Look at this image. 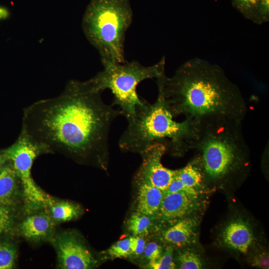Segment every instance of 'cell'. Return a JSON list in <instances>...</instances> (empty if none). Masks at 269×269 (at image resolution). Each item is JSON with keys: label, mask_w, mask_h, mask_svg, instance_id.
<instances>
[{"label": "cell", "mask_w": 269, "mask_h": 269, "mask_svg": "<svg viewBox=\"0 0 269 269\" xmlns=\"http://www.w3.org/2000/svg\"><path fill=\"white\" fill-rule=\"evenodd\" d=\"M101 93L88 80H71L59 96L23 109L21 132L49 153L93 160L103 166L111 124L122 114L103 102Z\"/></svg>", "instance_id": "obj_1"}, {"label": "cell", "mask_w": 269, "mask_h": 269, "mask_svg": "<svg viewBox=\"0 0 269 269\" xmlns=\"http://www.w3.org/2000/svg\"><path fill=\"white\" fill-rule=\"evenodd\" d=\"M158 96L173 117L200 122L214 117L242 121L248 108L239 87L219 66L199 58L181 65L174 75L156 79Z\"/></svg>", "instance_id": "obj_2"}, {"label": "cell", "mask_w": 269, "mask_h": 269, "mask_svg": "<svg viewBox=\"0 0 269 269\" xmlns=\"http://www.w3.org/2000/svg\"><path fill=\"white\" fill-rule=\"evenodd\" d=\"M173 118L160 98L153 104L146 101L128 121L119 147L123 151L140 153L152 144L160 143L171 154H184L192 149L199 122L189 118L177 122Z\"/></svg>", "instance_id": "obj_3"}, {"label": "cell", "mask_w": 269, "mask_h": 269, "mask_svg": "<svg viewBox=\"0 0 269 269\" xmlns=\"http://www.w3.org/2000/svg\"><path fill=\"white\" fill-rule=\"evenodd\" d=\"M242 121L214 117L199 122L192 149L197 153L194 162L203 176L221 181L240 171L248 160L249 146Z\"/></svg>", "instance_id": "obj_4"}, {"label": "cell", "mask_w": 269, "mask_h": 269, "mask_svg": "<svg viewBox=\"0 0 269 269\" xmlns=\"http://www.w3.org/2000/svg\"><path fill=\"white\" fill-rule=\"evenodd\" d=\"M133 19L128 0H91L82 27L86 38L97 50L103 66L123 63L126 32Z\"/></svg>", "instance_id": "obj_5"}, {"label": "cell", "mask_w": 269, "mask_h": 269, "mask_svg": "<svg viewBox=\"0 0 269 269\" xmlns=\"http://www.w3.org/2000/svg\"><path fill=\"white\" fill-rule=\"evenodd\" d=\"M165 63L163 57L149 66L135 60L108 64L88 81L97 91L110 89L114 95L112 105L118 106L122 115L129 121L135 116L137 108L146 101L137 95V86L145 79H157L165 74Z\"/></svg>", "instance_id": "obj_6"}, {"label": "cell", "mask_w": 269, "mask_h": 269, "mask_svg": "<svg viewBox=\"0 0 269 269\" xmlns=\"http://www.w3.org/2000/svg\"><path fill=\"white\" fill-rule=\"evenodd\" d=\"M43 153H49L46 148L22 132L13 144L1 151L5 160L12 163L26 199L35 205L46 204L47 199L34 181L31 173L34 159Z\"/></svg>", "instance_id": "obj_7"}, {"label": "cell", "mask_w": 269, "mask_h": 269, "mask_svg": "<svg viewBox=\"0 0 269 269\" xmlns=\"http://www.w3.org/2000/svg\"><path fill=\"white\" fill-rule=\"evenodd\" d=\"M166 152V148L163 144L155 143L140 152L143 160L137 175L140 183L148 184L164 192L175 176V170L164 167L161 162Z\"/></svg>", "instance_id": "obj_8"}, {"label": "cell", "mask_w": 269, "mask_h": 269, "mask_svg": "<svg viewBox=\"0 0 269 269\" xmlns=\"http://www.w3.org/2000/svg\"><path fill=\"white\" fill-rule=\"evenodd\" d=\"M58 262L64 269H87L93 267L96 261L90 252L75 235L64 232L56 240Z\"/></svg>", "instance_id": "obj_9"}, {"label": "cell", "mask_w": 269, "mask_h": 269, "mask_svg": "<svg viewBox=\"0 0 269 269\" xmlns=\"http://www.w3.org/2000/svg\"><path fill=\"white\" fill-rule=\"evenodd\" d=\"M195 198L184 192H164L157 214L166 221L181 218L192 210Z\"/></svg>", "instance_id": "obj_10"}, {"label": "cell", "mask_w": 269, "mask_h": 269, "mask_svg": "<svg viewBox=\"0 0 269 269\" xmlns=\"http://www.w3.org/2000/svg\"><path fill=\"white\" fill-rule=\"evenodd\" d=\"M50 214L44 212L27 217L21 223L20 230L26 239L39 241L48 238L54 228Z\"/></svg>", "instance_id": "obj_11"}, {"label": "cell", "mask_w": 269, "mask_h": 269, "mask_svg": "<svg viewBox=\"0 0 269 269\" xmlns=\"http://www.w3.org/2000/svg\"><path fill=\"white\" fill-rule=\"evenodd\" d=\"M222 238L227 246L243 253L248 252L254 240L249 226L240 220L229 224L223 232Z\"/></svg>", "instance_id": "obj_12"}, {"label": "cell", "mask_w": 269, "mask_h": 269, "mask_svg": "<svg viewBox=\"0 0 269 269\" xmlns=\"http://www.w3.org/2000/svg\"><path fill=\"white\" fill-rule=\"evenodd\" d=\"M164 192L145 183H140L137 198V212L148 216L156 215Z\"/></svg>", "instance_id": "obj_13"}, {"label": "cell", "mask_w": 269, "mask_h": 269, "mask_svg": "<svg viewBox=\"0 0 269 269\" xmlns=\"http://www.w3.org/2000/svg\"><path fill=\"white\" fill-rule=\"evenodd\" d=\"M20 183L12 164L3 165L0 171V206L13 204Z\"/></svg>", "instance_id": "obj_14"}, {"label": "cell", "mask_w": 269, "mask_h": 269, "mask_svg": "<svg viewBox=\"0 0 269 269\" xmlns=\"http://www.w3.org/2000/svg\"><path fill=\"white\" fill-rule=\"evenodd\" d=\"M195 223L191 219L179 221L163 232V239L178 246L185 245L190 242L192 237Z\"/></svg>", "instance_id": "obj_15"}, {"label": "cell", "mask_w": 269, "mask_h": 269, "mask_svg": "<svg viewBox=\"0 0 269 269\" xmlns=\"http://www.w3.org/2000/svg\"><path fill=\"white\" fill-rule=\"evenodd\" d=\"M46 204L50 208V215L57 222H63L76 218L80 210L77 206L65 201H55L47 197Z\"/></svg>", "instance_id": "obj_16"}, {"label": "cell", "mask_w": 269, "mask_h": 269, "mask_svg": "<svg viewBox=\"0 0 269 269\" xmlns=\"http://www.w3.org/2000/svg\"><path fill=\"white\" fill-rule=\"evenodd\" d=\"M175 173L186 185L195 189L201 185L204 179L201 171L193 161L185 167L176 170Z\"/></svg>", "instance_id": "obj_17"}, {"label": "cell", "mask_w": 269, "mask_h": 269, "mask_svg": "<svg viewBox=\"0 0 269 269\" xmlns=\"http://www.w3.org/2000/svg\"><path fill=\"white\" fill-rule=\"evenodd\" d=\"M150 224L149 216L137 212L130 216L128 220L127 226L134 236H137L146 233Z\"/></svg>", "instance_id": "obj_18"}, {"label": "cell", "mask_w": 269, "mask_h": 269, "mask_svg": "<svg viewBox=\"0 0 269 269\" xmlns=\"http://www.w3.org/2000/svg\"><path fill=\"white\" fill-rule=\"evenodd\" d=\"M263 0H231L233 6L247 19L253 22Z\"/></svg>", "instance_id": "obj_19"}, {"label": "cell", "mask_w": 269, "mask_h": 269, "mask_svg": "<svg viewBox=\"0 0 269 269\" xmlns=\"http://www.w3.org/2000/svg\"><path fill=\"white\" fill-rule=\"evenodd\" d=\"M16 256V250L12 244L8 242L0 243V269L12 268Z\"/></svg>", "instance_id": "obj_20"}, {"label": "cell", "mask_w": 269, "mask_h": 269, "mask_svg": "<svg viewBox=\"0 0 269 269\" xmlns=\"http://www.w3.org/2000/svg\"><path fill=\"white\" fill-rule=\"evenodd\" d=\"M177 260L181 269H199L202 268L201 259L196 254L189 251L179 253Z\"/></svg>", "instance_id": "obj_21"}, {"label": "cell", "mask_w": 269, "mask_h": 269, "mask_svg": "<svg viewBox=\"0 0 269 269\" xmlns=\"http://www.w3.org/2000/svg\"><path fill=\"white\" fill-rule=\"evenodd\" d=\"M173 248L171 246L167 247L165 252L157 260L149 261L147 268L151 269H173L175 265L172 259Z\"/></svg>", "instance_id": "obj_22"}, {"label": "cell", "mask_w": 269, "mask_h": 269, "mask_svg": "<svg viewBox=\"0 0 269 269\" xmlns=\"http://www.w3.org/2000/svg\"><path fill=\"white\" fill-rule=\"evenodd\" d=\"M112 258H127L132 254L130 238L118 241L107 251Z\"/></svg>", "instance_id": "obj_23"}, {"label": "cell", "mask_w": 269, "mask_h": 269, "mask_svg": "<svg viewBox=\"0 0 269 269\" xmlns=\"http://www.w3.org/2000/svg\"><path fill=\"white\" fill-rule=\"evenodd\" d=\"M13 225V218L8 207L0 206V236L9 233Z\"/></svg>", "instance_id": "obj_24"}, {"label": "cell", "mask_w": 269, "mask_h": 269, "mask_svg": "<svg viewBox=\"0 0 269 269\" xmlns=\"http://www.w3.org/2000/svg\"><path fill=\"white\" fill-rule=\"evenodd\" d=\"M176 192H184L196 198L198 196V192L196 191V189L186 185L177 177L175 173V177L164 192L170 193Z\"/></svg>", "instance_id": "obj_25"}, {"label": "cell", "mask_w": 269, "mask_h": 269, "mask_svg": "<svg viewBox=\"0 0 269 269\" xmlns=\"http://www.w3.org/2000/svg\"><path fill=\"white\" fill-rule=\"evenodd\" d=\"M143 253L149 261H154L162 255V248L154 242H150L145 245Z\"/></svg>", "instance_id": "obj_26"}, {"label": "cell", "mask_w": 269, "mask_h": 269, "mask_svg": "<svg viewBox=\"0 0 269 269\" xmlns=\"http://www.w3.org/2000/svg\"><path fill=\"white\" fill-rule=\"evenodd\" d=\"M132 254L140 255L143 253L145 247L144 240L140 236H134L130 238Z\"/></svg>", "instance_id": "obj_27"}, {"label": "cell", "mask_w": 269, "mask_h": 269, "mask_svg": "<svg viewBox=\"0 0 269 269\" xmlns=\"http://www.w3.org/2000/svg\"><path fill=\"white\" fill-rule=\"evenodd\" d=\"M253 266L264 269L269 268V257L266 254H261L256 257L253 261Z\"/></svg>", "instance_id": "obj_28"}, {"label": "cell", "mask_w": 269, "mask_h": 269, "mask_svg": "<svg viewBox=\"0 0 269 269\" xmlns=\"http://www.w3.org/2000/svg\"><path fill=\"white\" fill-rule=\"evenodd\" d=\"M6 161L1 153L0 154V166L3 165Z\"/></svg>", "instance_id": "obj_29"}, {"label": "cell", "mask_w": 269, "mask_h": 269, "mask_svg": "<svg viewBox=\"0 0 269 269\" xmlns=\"http://www.w3.org/2000/svg\"><path fill=\"white\" fill-rule=\"evenodd\" d=\"M7 13L5 9H3L2 8H0V17H2L4 15H5Z\"/></svg>", "instance_id": "obj_30"}, {"label": "cell", "mask_w": 269, "mask_h": 269, "mask_svg": "<svg viewBox=\"0 0 269 269\" xmlns=\"http://www.w3.org/2000/svg\"><path fill=\"white\" fill-rule=\"evenodd\" d=\"M2 166H3V165H2ZM2 166H0V170H1V168H2Z\"/></svg>", "instance_id": "obj_31"}]
</instances>
